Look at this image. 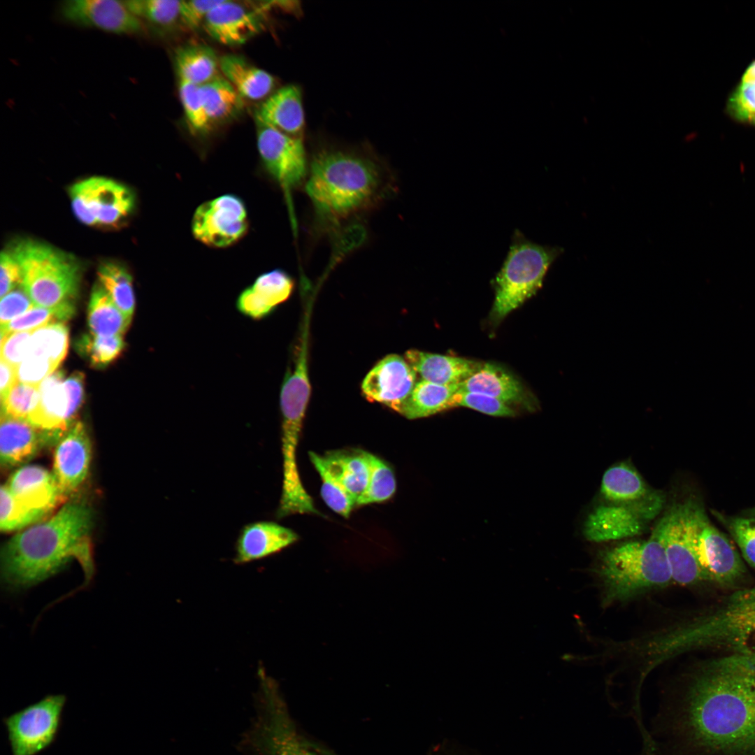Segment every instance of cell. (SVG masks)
<instances>
[{"instance_id":"41","label":"cell","mask_w":755,"mask_h":755,"mask_svg":"<svg viewBox=\"0 0 755 755\" xmlns=\"http://www.w3.org/2000/svg\"><path fill=\"white\" fill-rule=\"evenodd\" d=\"M129 9L143 22L157 29L173 27L180 20V1H124Z\"/></svg>"},{"instance_id":"42","label":"cell","mask_w":755,"mask_h":755,"mask_svg":"<svg viewBox=\"0 0 755 755\" xmlns=\"http://www.w3.org/2000/svg\"><path fill=\"white\" fill-rule=\"evenodd\" d=\"M309 457L319 474L322 480L321 495L324 501L333 512L347 518L354 506L356 505V501L326 469L322 462L321 455L310 452Z\"/></svg>"},{"instance_id":"8","label":"cell","mask_w":755,"mask_h":755,"mask_svg":"<svg viewBox=\"0 0 755 755\" xmlns=\"http://www.w3.org/2000/svg\"><path fill=\"white\" fill-rule=\"evenodd\" d=\"M681 504L686 537L705 581L727 588L740 584L747 569L735 545L712 524L698 500Z\"/></svg>"},{"instance_id":"5","label":"cell","mask_w":755,"mask_h":755,"mask_svg":"<svg viewBox=\"0 0 755 755\" xmlns=\"http://www.w3.org/2000/svg\"><path fill=\"white\" fill-rule=\"evenodd\" d=\"M11 252L19 263L21 287L34 305L53 308L73 303L80 280V268L71 254L33 240L17 241Z\"/></svg>"},{"instance_id":"18","label":"cell","mask_w":755,"mask_h":755,"mask_svg":"<svg viewBox=\"0 0 755 755\" xmlns=\"http://www.w3.org/2000/svg\"><path fill=\"white\" fill-rule=\"evenodd\" d=\"M263 13L253 5L224 0L206 17L203 27L220 44L236 46L244 44L264 28Z\"/></svg>"},{"instance_id":"7","label":"cell","mask_w":755,"mask_h":755,"mask_svg":"<svg viewBox=\"0 0 755 755\" xmlns=\"http://www.w3.org/2000/svg\"><path fill=\"white\" fill-rule=\"evenodd\" d=\"M563 252L516 234L508 254L494 280L495 298L489 319L497 324L541 288L550 265Z\"/></svg>"},{"instance_id":"46","label":"cell","mask_w":755,"mask_h":755,"mask_svg":"<svg viewBox=\"0 0 755 755\" xmlns=\"http://www.w3.org/2000/svg\"><path fill=\"white\" fill-rule=\"evenodd\" d=\"M465 407L495 417H515L516 409L491 396L459 389L452 396L450 408Z\"/></svg>"},{"instance_id":"48","label":"cell","mask_w":755,"mask_h":755,"mask_svg":"<svg viewBox=\"0 0 755 755\" xmlns=\"http://www.w3.org/2000/svg\"><path fill=\"white\" fill-rule=\"evenodd\" d=\"M57 368L46 359L29 355L16 367L17 380L22 383L40 385Z\"/></svg>"},{"instance_id":"38","label":"cell","mask_w":755,"mask_h":755,"mask_svg":"<svg viewBox=\"0 0 755 755\" xmlns=\"http://www.w3.org/2000/svg\"><path fill=\"white\" fill-rule=\"evenodd\" d=\"M69 331L63 322H54L33 331L28 355L46 359L58 366L65 358Z\"/></svg>"},{"instance_id":"27","label":"cell","mask_w":755,"mask_h":755,"mask_svg":"<svg viewBox=\"0 0 755 755\" xmlns=\"http://www.w3.org/2000/svg\"><path fill=\"white\" fill-rule=\"evenodd\" d=\"M404 358L422 380L444 384H460L477 371L482 363L416 349L408 350Z\"/></svg>"},{"instance_id":"13","label":"cell","mask_w":755,"mask_h":755,"mask_svg":"<svg viewBox=\"0 0 755 755\" xmlns=\"http://www.w3.org/2000/svg\"><path fill=\"white\" fill-rule=\"evenodd\" d=\"M257 125V148L269 174L286 190L301 184L308 169L303 139Z\"/></svg>"},{"instance_id":"2","label":"cell","mask_w":755,"mask_h":755,"mask_svg":"<svg viewBox=\"0 0 755 755\" xmlns=\"http://www.w3.org/2000/svg\"><path fill=\"white\" fill-rule=\"evenodd\" d=\"M94 515L82 501L66 502L53 515L19 531L2 547L1 577L10 591L36 585L76 559L85 573L82 587L94 574L91 531Z\"/></svg>"},{"instance_id":"6","label":"cell","mask_w":755,"mask_h":755,"mask_svg":"<svg viewBox=\"0 0 755 755\" xmlns=\"http://www.w3.org/2000/svg\"><path fill=\"white\" fill-rule=\"evenodd\" d=\"M259 677L254 716L239 749L246 755H318L298 731L275 683L263 670Z\"/></svg>"},{"instance_id":"11","label":"cell","mask_w":755,"mask_h":755,"mask_svg":"<svg viewBox=\"0 0 755 755\" xmlns=\"http://www.w3.org/2000/svg\"><path fill=\"white\" fill-rule=\"evenodd\" d=\"M664 502L665 496L659 492L637 504L599 505L588 515L584 525V535L589 541L602 542L639 535L648 522L660 513Z\"/></svg>"},{"instance_id":"16","label":"cell","mask_w":755,"mask_h":755,"mask_svg":"<svg viewBox=\"0 0 755 755\" xmlns=\"http://www.w3.org/2000/svg\"><path fill=\"white\" fill-rule=\"evenodd\" d=\"M91 441L85 425L75 422L55 445L52 475L66 502L85 482L90 467Z\"/></svg>"},{"instance_id":"37","label":"cell","mask_w":755,"mask_h":755,"mask_svg":"<svg viewBox=\"0 0 755 755\" xmlns=\"http://www.w3.org/2000/svg\"><path fill=\"white\" fill-rule=\"evenodd\" d=\"M712 512L736 543L744 560L755 569V507L733 515Z\"/></svg>"},{"instance_id":"33","label":"cell","mask_w":755,"mask_h":755,"mask_svg":"<svg viewBox=\"0 0 755 755\" xmlns=\"http://www.w3.org/2000/svg\"><path fill=\"white\" fill-rule=\"evenodd\" d=\"M219 62L220 58L214 50L203 44L184 45L175 54V65L180 80L199 86L219 76Z\"/></svg>"},{"instance_id":"40","label":"cell","mask_w":755,"mask_h":755,"mask_svg":"<svg viewBox=\"0 0 755 755\" xmlns=\"http://www.w3.org/2000/svg\"><path fill=\"white\" fill-rule=\"evenodd\" d=\"M369 461L368 482L364 491L357 500L356 505L385 501L396 491V478L391 468L384 460L371 453Z\"/></svg>"},{"instance_id":"25","label":"cell","mask_w":755,"mask_h":755,"mask_svg":"<svg viewBox=\"0 0 755 755\" xmlns=\"http://www.w3.org/2000/svg\"><path fill=\"white\" fill-rule=\"evenodd\" d=\"M64 381L63 371H57L40 384V401L28 419L35 426L52 433L59 439L75 423Z\"/></svg>"},{"instance_id":"10","label":"cell","mask_w":755,"mask_h":755,"mask_svg":"<svg viewBox=\"0 0 755 755\" xmlns=\"http://www.w3.org/2000/svg\"><path fill=\"white\" fill-rule=\"evenodd\" d=\"M71 207L76 218L86 225H112L131 213L135 196L124 185L103 177H92L70 189Z\"/></svg>"},{"instance_id":"36","label":"cell","mask_w":755,"mask_h":755,"mask_svg":"<svg viewBox=\"0 0 755 755\" xmlns=\"http://www.w3.org/2000/svg\"><path fill=\"white\" fill-rule=\"evenodd\" d=\"M726 112L734 121L755 127V59L746 67L729 94Z\"/></svg>"},{"instance_id":"20","label":"cell","mask_w":755,"mask_h":755,"mask_svg":"<svg viewBox=\"0 0 755 755\" xmlns=\"http://www.w3.org/2000/svg\"><path fill=\"white\" fill-rule=\"evenodd\" d=\"M59 439L29 421L1 415L0 460L4 468L22 464L35 456L42 448L56 445Z\"/></svg>"},{"instance_id":"52","label":"cell","mask_w":755,"mask_h":755,"mask_svg":"<svg viewBox=\"0 0 755 755\" xmlns=\"http://www.w3.org/2000/svg\"><path fill=\"white\" fill-rule=\"evenodd\" d=\"M22 282L20 266L11 250L3 251L0 259V296L2 298Z\"/></svg>"},{"instance_id":"26","label":"cell","mask_w":755,"mask_h":755,"mask_svg":"<svg viewBox=\"0 0 755 755\" xmlns=\"http://www.w3.org/2000/svg\"><path fill=\"white\" fill-rule=\"evenodd\" d=\"M21 503L48 513L63 500L51 472L37 465H26L15 470L5 484Z\"/></svg>"},{"instance_id":"15","label":"cell","mask_w":755,"mask_h":755,"mask_svg":"<svg viewBox=\"0 0 755 755\" xmlns=\"http://www.w3.org/2000/svg\"><path fill=\"white\" fill-rule=\"evenodd\" d=\"M651 537L664 549L673 582L681 585L705 582L686 537L681 503H675L666 511Z\"/></svg>"},{"instance_id":"4","label":"cell","mask_w":755,"mask_h":755,"mask_svg":"<svg viewBox=\"0 0 755 755\" xmlns=\"http://www.w3.org/2000/svg\"><path fill=\"white\" fill-rule=\"evenodd\" d=\"M603 604L610 605L673 582L662 545L652 537L620 544L604 551L596 569Z\"/></svg>"},{"instance_id":"44","label":"cell","mask_w":755,"mask_h":755,"mask_svg":"<svg viewBox=\"0 0 755 755\" xmlns=\"http://www.w3.org/2000/svg\"><path fill=\"white\" fill-rule=\"evenodd\" d=\"M39 401V385L17 382L1 400V415L28 421Z\"/></svg>"},{"instance_id":"29","label":"cell","mask_w":755,"mask_h":755,"mask_svg":"<svg viewBox=\"0 0 755 755\" xmlns=\"http://www.w3.org/2000/svg\"><path fill=\"white\" fill-rule=\"evenodd\" d=\"M220 69L244 99L265 98L275 86L274 78L248 62L243 57L228 54L220 57Z\"/></svg>"},{"instance_id":"30","label":"cell","mask_w":755,"mask_h":755,"mask_svg":"<svg viewBox=\"0 0 755 755\" xmlns=\"http://www.w3.org/2000/svg\"><path fill=\"white\" fill-rule=\"evenodd\" d=\"M321 458L326 469L357 502L368 482L369 452L361 450H336L321 455Z\"/></svg>"},{"instance_id":"32","label":"cell","mask_w":755,"mask_h":755,"mask_svg":"<svg viewBox=\"0 0 755 755\" xmlns=\"http://www.w3.org/2000/svg\"><path fill=\"white\" fill-rule=\"evenodd\" d=\"M199 88L212 127L227 123L243 112L244 99L224 78L218 76Z\"/></svg>"},{"instance_id":"51","label":"cell","mask_w":755,"mask_h":755,"mask_svg":"<svg viewBox=\"0 0 755 755\" xmlns=\"http://www.w3.org/2000/svg\"><path fill=\"white\" fill-rule=\"evenodd\" d=\"M34 306V303L22 287L11 291L1 299V326L7 324Z\"/></svg>"},{"instance_id":"31","label":"cell","mask_w":755,"mask_h":755,"mask_svg":"<svg viewBox=\"0 0 755 755\" xmlns=\"http://www.w3.org/2000/svg\"><path fill=\"white\" fill-rule=\"evenodd\" d=\"M459 389V384H438L421 380L395 411L408 419L435 415L450 408L452 396Z\"/></svg>"},{"instance_id":"50","label":"cell","mask_w":755,"mask_h":755,"mask_svg":"<svg viewBox=\"0 0 755 755\" xmlns=\"http://www.w3.org/2000/svg\"><path fill=\"white\" fill-rule=\"evenodd\" d=\"M33 331L10 333L1 345V359L17 367L27 357Z\"/></svg>"},{"instance_id":"55","label":"cell","mask_w":755,"mask_h":755,"mask_svg":"<svg viewBox=\"0 0 755 755\" xmlns=\"http://www.w3.org/2000/svg\"><path fill=\"white\" fill-rule=\"evenodd\" d=\"M311 744H312L313 748L316 750V752L319 755H337L334 752H333L331 751H329V749H326V748H324L323 747H321V746L317 745L316 744H313L312 742H311Z\"/></svg>"},{"instance_id":"43","label":"cell","mask_w":755,"mask_h":755,"mask_svg":"<svg viewBox=\"0 0 755 755\" xmlns=\"http://www.w3.org/2000/svg\"><path fill=\"white\" fill-rule=\"evenodd\" d=\"M75 312L73 303H64L53 308L34 305L32 308L15 318L7 324L1 326L8 333L34 331L54 322H63Z\"/></svg>"},{"instance_id":"21","label":"cell","mask_w":755,"mask_h":755,"mask_svg":"<svg viewBox=\"0 0 755 755\" xmlns=\"http://www.w3.org/2000/svg\"><path fill=\"white\" fill-rule=\"evenodd\" d=\"M294 287L292 277L281 269L259 275L237 298L238 310L252 319H261L271 314L291 296Z\"/></svg>"},{"instance_id":"35","label":"cell","mask_w":755,"mask_h":755,"mask_svg":"<svg viewBox=\"0 0 755 755\" xmlns=\"http://www.w3.org/2000/svg\"><path fill=\"white\" fill-rule=\"evenodd\" d=\"M100 285L108 294L117 308L128 317L132 318L135 297L132 278L123 266L106 262L98 269Z\"/></svg>"},{"instance_id":"3","label":"cell","mask_w":755,"mask_h":755,"mask_svg":"<svg viewBox=\"0 0 755 755\" xmlns=\"http://www.w3.org/2000/svg\"><path fill=\"white\" fill-rule=\"evenodd\" d=\"M386 174L373 159L341 150H324L312 157L305 191L318 219L336 225L386 196Z\"/></svg>"},{"instance_id":"54","label":"cell","mask_w":755,"mask_h":755,"mask_svg":"<svg viewBox=\"0 0 755 755\" xmlns=\"http://www.w3.org/2000/svg\"><path fill=\"white\" fill-rule=\"evenodd\" d=\"M0 374V393L1 400H2L6 397L12 387L17 382L16 367L1 359Z\"/></svg>"},{"instance_id":"45","label":"cell","mask_w":755,"mask_h":755,"mask_svg":"<svg viewBox=\"0 0 755 755\" xmlns=\"http://www.w3.org/2000/svg\"><path fill=\"white\" fill-rule=\"evenodd\" d=\"M178 89L190 131L199 135L208 133L212 127L205 110L199 86L180 80Z\"/></svg>"},{"instance_id":"19","label":"cell","mask_w":755,"mask_h":755,"mask_svg":"<svg viewBox=\"0 0 755 755\" xmlns=\"http://www.w3.org/2000/svg\"><path fill=\"white\" fill-rule=\"evenodd\" d=\"M459 389L491 396L515 409L533 412L538 408L535 396L513 374L493 363L482 364Z\"/></svg>"},{"instance_id":"24","label":"cell","mask_w":755,"mask_h":755,"mask_svg":"<svg viewBox=\"0 0 755 755\" xmlns=\"http://www.w3.org/2000/svg\"><path fill=\"white\" fill-rule=\"evenodd\" d=\"M254 118L257 124L303 139L305 119L301 88L289 85L275 91L261 103Z\"/></svg>"},{"instance_id":"12","label":"cell","mask_w":755,"mask_h":755,"mask_svg":"<svg viewBox=\"0 0 755 755\" xmlns=\"http://www.w3.org/2000/svg\"><path fill=\"white\" fill-rule=\"evenodd\" d=\"M247 213L238 196L224 194L201 203L192 220L195 238L212 247H226L240 240L248 230Z\"/></svg>"},{"instance_id":"28","label":"cell","mask_w":755,"mask_h":755,"mask_svg":"<svg viewBox=\"0 0 755 755\" xmlns=\"http://www.w3.org/2000/svg\"><path fill=\"white\" fill-rule=\"evenodd\" d=\"M659 492L650 489L638 472L626 463L612 466L601 480V494L606 503L633 505L646 501Z\"/></svg>"},{"instance_id":"17","label":"cell","mask_w":755,"mask_h":755,"mask_svg":"<svg viewBox=\"0 0 755 755\" xmlns=\"http://www.w3.org/2000/svg\"><path fill=\"white\" fill-rule=\"evenodd\" d=\"M417 375L404 357L390 354L380 360L361 383L364 396L371 402L396 409L412 391Z\"/></svg>"},{"instance_id":"22","label":"cell","mask_w":755,"mask_h":755,"mask_svg":"<svg viewBox=\"0 0 755 755\" xmlns=\"http://www.w3.org/2000/svg\"><path fill=\"white\" fill-rule=\"evenodd\" d=\"M308 319L301 336L294 369L287 373L280 396L281 426L302 428L310 395L308 368Z\"/></svg>"},{"instance_id":"39","label":"cell","mask_w":755,"mask_h":755,"mask_svg":"<svg viewBox=\"0 0 755 755\" xmlns=\"http://www.w3.org/2000/svg\"><path fill=\"white\" fill-rule=\"evenodd\" d=\"M50 513L30 508L18 501L6 486L2 485L0 491V528L8 533L24 529L41 522Z\"/></svg>"},{"instance_id":"47","label":"cell","mask_w":755,"mask_h":755,"mask_svg":"<svg viewBox=\"0 0 755 755\" xmlns=\"http://www.w3.org/2000/svg\"><path fill=\"white\" fill-rule=\"evenodd\" d=\"M124 346L121 336H84L79 342V348L95 368L106 366L121 353Z\"/></svg>"},{"instance_id":"23","label":"cell","mask_w":755,"mask_h":755,"mask_svg":"<svg viewBox=\"0 0 755 755\" xmlns=\"http://www.w3.org/2000/svg\"><path fill=\"white\" fill-rule=\"evenodd\" d=\"M297 534L289 528L270 521L245 525L236 540L233 561L245 564L264 559L294 543Z\"/></svg>"},{"instance_id":"9","label":"cell","mask_w":755,"mask_h":755,"mask_svg":"<svg viewBox=\"0 0 755 755\" xmlns=\"http://www.w3.org/2000/svg\"><path fill=\"white\" fill-rule=\"evenodd\" d=\"M65 702L64 695H49L4 718L12 755H36L50 746L59 731Z\"/></svg>"},{"instance_id":"49","label":"cell","mask_w":755,"mask_h":755,"mask_svg":"<svg viewBox=\"0 0 755 755\" xmlns=\"http://www.w3.org/2000/svg\"><path fill=\"white\" fill-rule=\"evenodd\" d=\"M224 0L180 1V21L189 29H199L210 12Z\"/></svg>"},{"instance_id":"34","label":"cell","mask_w":755,"mask_h":755,"mask_svg":"<svg viewBox=\"0 0 755 755\" xmlns=\"http://www.w3.org/2000/svg\"><path fill=\"white\" fill-rule=\"evenodd\" d=\"M131 319L115 304L106 291L99 284L91 293L88 307V326L92 336H122Z\"/></svg>"},{"instance_id":"1","label":"cell","mask_w":755,"mask_h":755,"mask_svg":"<svg viewBox=\"0 0 755 755\" xmlns=\"http://www.w3.org/2000/svg\"><path fill=\"white\" fill-rule=\"evenodd\" d=\"M655 721L654 755H755V656L700 666Z\"/></svg>"},{"instance_id":"53","label":"cell","mask_w":755,"mask_h":755,"mask_svg":"<svg viewBox=\"0 0 755 755\" xmlns=\"http://www.w3.org/2000/svg\"><path fill=\"white\" fill-rule=\"evenodd\" d=\"M69 401L70 411L75 419L82 403L84 394V374L76 372L64 381Z\"/></svg>"},{"instance_id":"14","label":"cell","mask_w":755,"mask_h":755,"mask_svg":"<svg viewBox=\"0 0 755 755\" xmlns=\"http://www.w3.org/2000/svg\"><path fill=\"white\" fill-rule=\"evenodd\" d=\"M57 13L68 24L115 34L135 35L143 29V24L124 1L67 0L60 2Z\"/></svg>"}]
</instances>
